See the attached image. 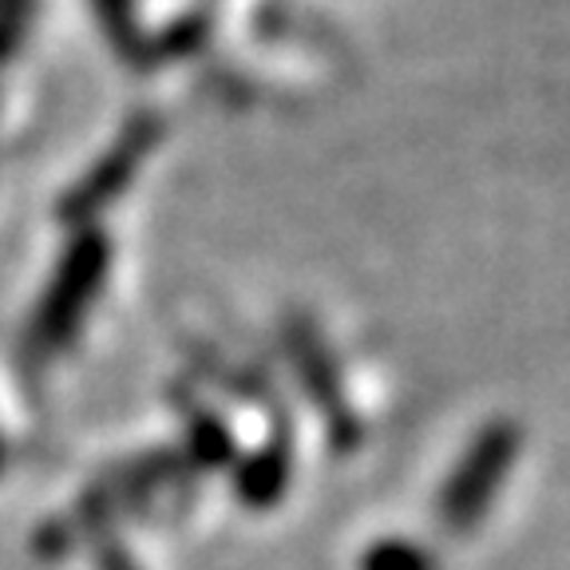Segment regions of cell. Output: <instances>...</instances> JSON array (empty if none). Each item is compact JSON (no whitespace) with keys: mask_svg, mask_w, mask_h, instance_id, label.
Returning a JSON list of instances; mask_svg holds the SVG:
<instances>
[{"mask_svg":"<svg viewBox=\"0 0 570 570\" xmlns=\"http://www.w3.org/2000/svg\"><path fill=\"white\" fill-rule=\"evenodd\" d=\"M107 262H111V246H107V238L96 226H88V230L71 238L45 297L36 305L32 325H28L24 348L32 361H48V356L63 353L71 345V337L80 333L83 317H88L91 302L99 297Z\"/></svg>","mask_w":570,"mask_h":570,"instance_id":"6da1fadb","label":"cell"},{"mask_svg":"<svg viewBox=\"0 0 570 570\" xmlns=\"http://www.w3.org/2000/svg\"><path fill=\"white\" fill-rule=\"evenodd\" d=\"M163 139V119L159 116H135L131 124L119 131V139L104 151V159L88 170V175L76 183V187L63 195L60 218L71 226H88L96 223L107 206L116 203L127 190L135 175H139L142 159L151 155V147Z\"/></svg>","mask_w":570,"mask_h":570,"instance_id":"7a4b0ae2","label":"cell"},{"mask_svg":"<svg viewBox=\"0 0 570 570\" xmlns=\"http://www.w3.org/2000/svg\"><path fill=\"white\" fill-rule=\"evenodd\" d=\"M503 460H508V448L499 444V440L483 444L480 452H475V460L463 463V472L452 480L444 503H440V515H444L452 527L475 523L480 511H483V503H488L491 488H495L499 472H503Z\"/></svg>","mask_w":570,"mask_h":570,"instance_id":"3957f363","label":"cell"},{"mask_svg":"<svg viewBox=\"0 0 570 570\" xmlns=\"http://www.w3.org/2000/svg\"><path fill=\"white\" fill-rule=\"evenodd\" d=\"M285 483H289V455H285L282 444H274V448H266V452L254 455V460L242 463L238 495L246 508L266 511L282 499Z\"/></svg>","mask_w":570,"mask_h":570,"instance_id":"277c9868","label":"cell"},{"mask_svg":"<svg viewBox=\"0 0 570 570\" xmlns=\"http://www.w3.org/2000/svg\"><path fill=\"white\" fill-rule=\"evenodd\" d=\"M99 24H104L107 40L116 45V52L131 63H147V40L135 28V4L131 0H96Z\"/></svg>","mask_w":570,"mask_h":570,"instance_id":"5b68a950","label":"cell"},{"mask_svg":"<svg viewBox=\"0 0 570 570\" xmlns=\"http://www.w3.org/2000/svg\"><path fill=\"white\" fill-rule=\"evenodd\" d=\"M190 444H187V455L198 463V468H218V463H230L234 455V444H230V432H226L210 412L195 409L190 412Z\"/></svg>","mask_w":570,"mask_h":570,"instance_id":"8992f818","label":"cell"},{"mask_svg":"<svg viewBox=\"0 0 570 570\" xmlns=\"http://www.w3.org/2000/svg\"><path fill=\"white\" fill-rule=\"evenodd\" d=\"M361 570H436L432 554L420 551L416 543H401V539H389V543H376L365 551Z\"/></svg>","mask_w":570,"mask_h":570,"instance_id":"52a82bcc","label":"cell"},{"mask_svg":"<svg viewBox=\"0 0 570 570\" xmlns=\"http://www.w3.org/2000/svg\"><path fill=\"white\" fill-rule=\"evenodd\" d=\"M32 0H0V63L17 52L20 36H24Z\"/></svg>","mask_w":570,"mask_h":570,"instance_id":"ba28073f","label":"cell"},{"mask_svg":"<svg viewBox=\"0 0 570 570\" xmlns=\"http://www.w3.org/2000/svg\"><path fill=\"white\" fill-rule=\"evenodd\" d=\"M99 570H139V567H135V559L119 543H104L99 547Z\"/></svg>","mask_w":570,"mask_h":570,"instance_id":"9c48e42d","label":"cell"},{"mask_svg":"<svg viewBox=\"0 0 570 570\" xmlns=\"http://www.w3.org/2000/svg\"><path fill=\"white\" fill-rule=\"evenodd\" d=\"M0 472H4V440H0Z\"/></svg>","mask_w":570,"mask_h":570,"instance_id":"30bf717a","label":"cell"}]
</instances>
